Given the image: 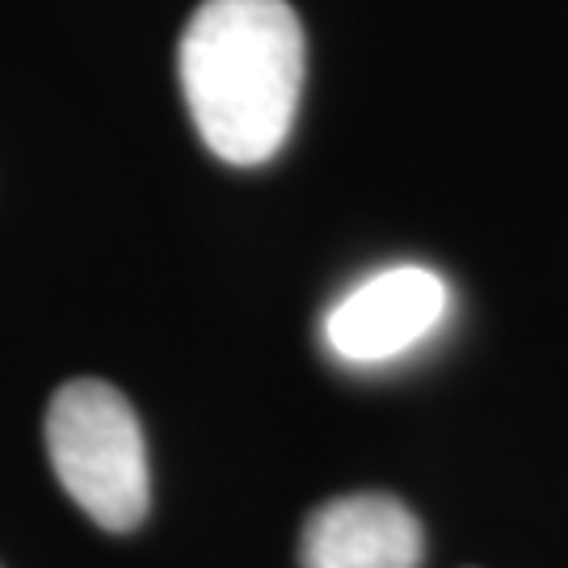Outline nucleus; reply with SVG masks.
Instances as JSON below:
<instances>
[{
    "label": "nucleus",
    "instance_id": "nucleus-1",
    "mask_svg": "<svg viewBox=\"0 0 568 568\" xmlns=\"http://www.w3.org/2000/svg\"><path fill=\"white\" fill-rule=\"evenodd\" d=\"M185 110L227 164L278 156L304 93V26L286 0H203L178 47Z\"/></svg>",
    "mask_w": 568,
    "mask_h": 568
},
{
    "label": "nucleus",
    "instance_id": "nucleus-2",
    "mask_svg": "<svg viewBox=\"0 0 568 568\" xmlns=\"http://www.w3.org/2000/svg\"><path fill=\"white\" fill-rule=\"evenodd\" d=\"M47 455L68 497L102 530H135L152 501L148 447L131 400L102 379H72L47 408Z\"/></svg>",
    "mask_w": 568,
    "mask_h": 568
},
{
    "label": "nucleus",
    "instance_id": "nucleus-3",
    "mask_svg": "<svg viewBox=\"0 0 568 568\" xmlns=\"http://www.w3.org/2000/svg\"><path fill=\"white\" fill-rule=\"evenodd\" d=\"M450 312V286L429 265H387L349 286L325 316L328 354L345 366H384L429 342Z\"/></svg>",
    "mask_w": 568,
    "mask_h": 568
},
{
    "label": "nucleus",
    "instance_id": "nucleus-4",
    "mask_svg": "<svg viewBox=\"0 0 568 568\" xmlns=\"http://www.w3.org/2000/svg\"><path fill=\"white\" fill-rule=\"evenodd\" d=\"M426 530L387 493H349L325 501L300 539L304 568H422Z\"/></svg>",
    "mask_w": 568,
    "mask_h": 568
}]
</instances>
